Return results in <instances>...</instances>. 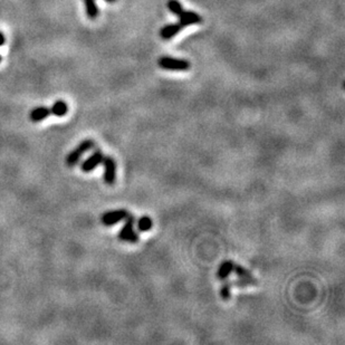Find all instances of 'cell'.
<instances>
[{
  "instance_id": "6da1fadb",
  "label": "cell",
  "mask_w": 345,
  "mask_h": 345,
  "mask_svg": "<svg viewBox=\"0 0 345 345\" xmlns=\"http://www.w3.org/2000/svg\"><path fill=\"white\" fill-rule=\"evenodd\" d=\"M94 146H95V142L92 139L83 140V141L79 143L78 146L73 150V151H71L67 154L66 161H65L66 162V166L72 168L75 166V164H77V162L81 160L83 154L88 152L89 150L94 148Z\"/></svg>"
},
{
  "instance_id": "7a4b0ae2",
  "label": "cell",
  "mask_w": 345,
  "mask_h": 345,
  "mask_svg": "<svg viewBox=\"0 0 345 345\" xmlns=\"http://www.w3.org/2000/svg\"><path fill=\"white\" fill-rule=\"evenodd\" d=\"M124 220H126V223L123 224V227L121 228V230H120L119 239L120 241L130 243V244L138 243L139 242V235L137 232H134L136 217L132 216V214H129V216Z\"/></svg>"
},
{
  "instance_id": "3957f363",
  "label": "cell",
  "mask_w": 345,
  "mask_h": 345,
  "mask_svg": "<svg viewBox=\"0 0 345 345\" xmlns=\"http://www.w3.org/2000/svg\"><path fill=\"white\" fill-rule=\"evenodd\" d=\"M159 66L163 69H167V71L184 72L190 69L191 65H190L187 59L163 56L159 59Z\"/></svg>"
},
{
  "instance_id": "277c9868",
  "label": "cell",
  "mask_w": 345,
  "mask_h": 345,
  "mask_svg": "<svg viewBox=\"0 0 345 345\" xmlns=\"http://www.w3.org/2000/svg\"><path fill=\"white\" fill-rule=\"evenodd\" d=\"M102 163L104 167V182L107 186H113L115 181H117V162H115V160L112 157L106 156L104 157Z\"/></svg>"
},
{
  "instance_id": "5b68a950",
  "label": "cell",
  "mask_w": 345,
  "mask_h": 345,
  "mask_svg": "<svg viewBox=\"0 0 345 345\" xmlns=\"http://www.w3.org/2000/svg\"><path fill=\"white\" fill-rule=\"evenodd\" d=\"M129 216V211L127 209H118L112 210V211H107L102 214L101 222L106 227L114 226V224L119 223L120 221L126 219Z\"/></svg>"
},
{
  "instance_id": "8992f818",
  "label": "cell",
  "mask_w": 345,
  "mask_h": 345,
  "mask_svg": "<svg viewBox=\"0 0 345 345\" xmlns=\"http://www.w3.org/2000/svg\"><path fill=\"white\" fill-rule=\"evenodd\" d=\"M104 154L102 153V151H99V150H96L91 157L87 158L85 161L82 163L81 166V170L85 173H88V172H92L95 168H97L99 164L103 162V159H104Z\"/></svg>"
},
{
  "instance_id": "52a82bcc",
  "label": "cell",
  "mask_w": 345,
  "mask_h": 345,
  "mask_svg": "<svg viewBox=\"0 0 345 345\" xmlns=\"http://www.w3.org/2000/svg\"><path fill=\"white\" fill-rule=\"evenodd\" d=\"M178 17H179V24L181 25L182 28L190 26V25H197L202 22V18L200 17V15L194 12L183 11Z\"/></svg>"
},
{
  "instance_id": "ba28073f",
  "label": "cell",
  "mask_w": 345,
  "mask_h": 345,
  "mask_svg": "<svg viewBox=\"0 0 345 345\" xmlns=\"http://www.w3.org/2000/svg\"><path fill=\"white\" fill-rule=\"evenodd\" d=\"M49 115H52V111H51V107H46V106H39L34 108L29 113V119H31L32 122H41L43 120L47 119Z\"/></svg>"
},
{
  "instance_id": "9c48e42d",
  "label": "cell",
  "mask_w": 345,
  "mask_h": 345,
  "mask_svg": "<svg viewBox=\"0 0 345 345\" xmlns=\"http://www.w3.org/2000/svg\"><path fill=\"white\" fill-rule=\"evenodd\" d=\"M181 29L182 26L179 23L166 25V26L162 27L161 31H160V36H161V38L164 39V41H168V39H171L172 37L176 36Z\"/></svg>"
},
{
  "instance_id": "30bf717a",
  "label": "cell",
  "mask_w": 345,
  "mask_h": 345,
  "mask_svg": "<svg viewBox=\"0 0 345 345\" xmlns=\"http://www.w3.org/2000/svg\"><path fill=\"white\" fill-rule=\"evenodd\" d=\"M234 265L235 263L233 261H224L220 264L217 271V278L219 281H224L229 277V275L234 272Z\"/></svg>"
},
{
  "instance_id": "8fae6325",
  "label": "cell",
  "mask_w": 345,
  "mask_h": 345,
  "mask_svg": "<svg viewBox=\"0 0 345 345\" xmlns=\"http://www.w3.org/2000/svg\"><path fill=\"white\" fill-rule=\"evenodd\" d=\"M51 111H52V115H55V117H58V118L65 117L68 112V105L65 101L58 99V101H56L53 104V106L51 107Z\"/></svg>"
},
{
  "instance_id": "7c38bea8",
  "label": "cell",
  "mask_w": 345,
  "mask_h": 345,
  "mask_svg": "<svg viewBox=\"0 0 345 345\" xmlns=\"http://www.w3.org/2000/svg\"><path fill=\"white\" fill-rule=\"evenodd\" d=\"M153 227V221L152 219L149 216H143L138 220V230L141 233H147L150 232Z\"/></svg>"
},
{
  "instance_id": "4fadbf2b",
  "label": "cell",
  "mask_w": 345,
  "mask_h": 345,
  "mask_svg": "<svg viewBox=\"0 0 345 345\" xmlns=\"http://www.w3.org/2000/svg\"><path fill=\"white\" fill-rule=\"evenodd\" d=\"M84 4L88 18H96L98 16V8L96 6V4H95V0H84Z\"/></svg>"
},
{
  "instance_id": "5bb4252c",
  "label": "cell",
  "mask_w": 345,
  "mask_h": 345,
  "mask_svg": "<svg viewBox=\"0 0 345 345\" xmlns=\"http://www.w3.org/2000/svg\"><path fill=\"white\" fill-rule=\"evenodd\" d=\"M224 281H226V279H224ZM232 287H233V283L230 281H226L224 283H222L221 287H220V297L222 298V301L227 302L232 298Z\"/></svg>"
},
{
  "instance_id": "9a60e30c",
  "label": "cell",
  "mask_w": 345,
  "mask_h": 345,
  "mask_svg": "<svg viewBox=\"0 0 345 345\" xmlns=\"http://www.w3.org/2000/svg\"><path fill=\"white\" fill-rule=\"evenodd\" d=\"M234 272L236 273V275H237L239 278L252 279V281H254V279H256V278L253 276V274L248 271V269L243 267L242 265H239V264H235L234 265Z\"/></svg>"
},
{
  "instance_id": "2e32d148",
  "label": "cell",
  "mask_w": 345,
  "mask_h": 345,
  "mask_svg": "<svg viewBox=\"0 0 345 345\" xmlns=\"http://www.w3.org/2000/svg\"><path fill=\"white\" fill-rule=\"evenodd\" d=\"M168 8H169V11L173 15H176V16H179V15L183 12L182 5L180 4V2H178V0H169Z\"/></svg>"
},
{
  "instance_id": "e0dca14e",
  "label": "cell",
  "mask_w": 345,
  "mask_h": 345,
  "mask_svg": "<svg viewBox=\"0 0 345 345\" xmlns=\"http://www.w3.org/2000/svg\"><path fill=\"white\" fill-rule=\"evenodd\" d=\"M233 283V286H236V287H248V286H254V285H257V281L256 279H237V281H234Z\"/></svg>"
},
{
  "instance_id": "ac0fdd59",
  "label": "cell",
  "mask_w": 345,
  "mask_h": 345,
  "mask_svg": "<svg viewBox=\"0 0 345 345\" xmlns=\"http://www.w3.org/2000/svg\"><path fill=\"white\" fill-rule=\"evenodd\" d=\"M5 42H6V38H5L4 34L0 32V46H3V45L5 44Z\"/></svg>"
},
{
  "instance_id": "d6986e66",
  "label": "cell",
  "mask_w": 345,
  "mask_h": 345,
  "mask_svg": "<svg viewBox=\"0 0 345 345\" xmlns=\"http://www.w3.org/2000/svg\"><path fill=\"white\" fill-rule=\"evenodd\" d=\"M105 2H107V3H115L117 0H105Z\"/></svg>"
},
{
  "instance_id": "ffe728a7",
  "label": "cell",
  "mask_w": 345,
  "mask_h": 345,
  "mask_svg": "<svg viewBox=\"0 0 345 345\" xmlns=\"http://www.w3.org/2000/svg\"><path fill=\"white\" fill-rule=\"evenodd\" d=\"M0 62H2V56H0Z\"/></svg>"
}]
</instances>
